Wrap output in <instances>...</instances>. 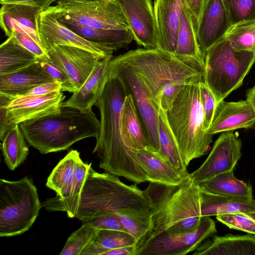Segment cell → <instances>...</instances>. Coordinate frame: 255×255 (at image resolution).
Returning <instances> with one entry per match:
<instances>
[{"label": "cell", "instance_id": "1", "mask_svg": "<svg viewBox=\"0 0 255 255\" xmlns=\"http://www.w3.org/2000/svg\"><path fill=\"white\" fill-rule=\"evenodd\" d=\"M114 58L139 77L158 109L166 111L184 86L204 81V62L159 47L131 50Z\"/></svg>", "mask_w": 255, "mask_h": 255}, {"label": "cell", "instance_id": "2", "mask_svg": "<svg viewBox=\"0 0 255 255\" xmlns=\"http://www.w3.org/2000/svg\"><path fill=\"white\" fill-rule=\"evenodd\" d=\"M105 90L95 104L100 113V128L93 153L100 159L99 167L106 173L121 176L135 183L149 182L136 157L135 151L125 144L120 126L121 112L128 94L122 80L108 74Z\"/></svg>", "mask_w": 255, "mask_h": 255}, {"label": "cell", "instance_id": "3", "mask_svg": "<svg viewBox=\"0 0 255 255\" xmlns=\"http://www.w3.org/2000/svg\"><path fill=\"white\" fill-rule=\"evenodd\" d=\"M143 193L149 203L153 226L145 236L161 232L178 235L199 227L202 217L201 188L190 175L176 185L150 182Z\"/></svg>", "mask_w": 255, "mask_h": 255}, {"label": "cell", "instance_id": "4", "mask_svg": "<svg viewBox=\"0 0 255 255\" xmlns=\"http://www.w3.org/2000/svg\"><path fill=\"white\" fill-rule=\"evenodd\" d=\"M26 141L41 153L68 149L75 142L96 138L100 121L93 112L61 105L56 114L26 121L19 125Z\"/></svg>", "mask_w": 255, "mask_h": 255}, {"label": "cell", "instance_id": "5", "mask_svg": "<svg viewBox=\"0 0 255 255\" xmlns=\"http://www.w3.org/2000/svg\"><path fill=\"white\" fill-rule=\"evenodd\" d=\"M137 183L128 185L117 176L100 173L91 166L81 193L75 218L81 221L105 212L149 210V203Z\"/></svg>", "mask_w": 255, "mask_h": 255}, {"label": "cell", "instance_id": "6", "mask_svg": "<svg viewBox=\"0 0 255 255\" xmlns=\"http://www.w3.org/2000/svg\"><path fill=\"white\" fill-rule=\"evenodd\" d=\"M167 119L187 167L204 155L213 141V134L204 127L199 83L184 86L166 111Z\"/></svg>", "mask_w": 255, "mask_h": 255}, {"label": "cell", "instance_id": "7", "mask_svg": "<svg viewBox=\"0 0 255 255\" xmlns=\"http://www.w3.org/2000/svg\"><path fill=\"white\" fill-rule=\"evenodd\" d=\"M255 63V51H237L224 36L205 53L204 82L216 105L243 84Z\"/></svg>", "mask_w": 255, "mask_h": 255}, {"label": "cell", "instance_id": "8", "mask_svg": "<svg viewBox=\"0 0 255 255\" xmlns=\"http://www.w3.org/2000/svg\"><path fill=\"white\" fill-rule=\"evenodd\" d=\"M42 207L33 181L0 180V236L19 235L29 230Z\"/></svg>", "mask_w": 255, "mask_h": 255}, {"label": "cell", "instance_id": "9", "mask_svg": "<svg viewBox=\"0 0 255 255\" xmlns=\"http://www.w3.org/2000/svg\"><path fill=\"white\" fill-rule=\"evenodd\" d=\"M55 3L45 10L53 13L57 18L71 19L100 29H129L116 0H58Z\"/></svg>", "mask_w": 255, "mask_h": 255}, {"label": "cell", "instance_id": "10", "mask_svg": "<svg viewBox=\"0 0 255 255\" xmlns=\"http://www.w3.org/2000/svg\"><path fill=\"white\" fill-rule=\"evenodd\" d=\"M80 159V153L77 150H71L51 172L46 185L57 195L41 203L42 207L47 211H56L62 206L71 210L78 208L89 169L83 163L77 164Z\"/></svg>", "mask_w": 255, "mask_h": 255}, {"label": "cell", "instance_id": "11", "mask_svg": "<svg viewBox=\"0 0 255 255\" xmlns=\"http://www.w3.org/2000/svg\"><path fill=\"white\" fill-rule=\"evenodd\" d=\"M65 97L62 91L40 96L0 93V140L17 125L59 112Z\"/></svg>", "mask_w": 255, "mask_h": 255}, {"label": "cell", "instance_id": "12", "mask_svg": "<svg viewBox=\"0 0 255 255\" xmlns=\"http://www.w3.org/2000/svg\"><path fill=\"white\" fill-rule=\"evenodd\" d=\"M109 74L119 76L123 81L128 94L132 98L143 129L147 148L154 152L159 150V110L144 84L130 68L113 58L110 61Z\"/></svg>", "mask_w": 255, "mask_h": 255}, {"label": "cell", "instance_id": "13", "mask_svg": "<svg viewBox=\"0 0 255 255\" xmlns=\"http://www.w3.org/2000/svg\"><path fill=\"white\" fill-rule=\"evenodd\" d=\"M217 232L210 216H202L194 231L178 235L161 232L145 236L136 244L135 255H185L194 252L206 239Z\"/></svg>", "mask_w": 255, "mask_h": 255}, {"label": "cell", "instance_id": "14", "mask_svg": "<svg viewBox=\"0 0 255 255\" xmlns=\"http://www.w3.org/2000/svg\"><path fill=\"white\" fill-rule=\"evenodd\" d=\"M36 28L41 44L47 51L58 45L72 46L87 50L100 60L113 57L115 51L108 45L84 38L46 10L38 14Z\"/></svg>", "mask_w": 255, "mask_h": 255}, {"label": "cell", "instance_id": "15", "mask_svg": "<svg viewBox=\"0 0 255 255\" xmlns=\"http://www.w3.org/2000/svg\"><path fill=\"white\" fill-rule=\"evenodd\" d=\"M242 141L237 133L223 132L215 142L203 164L190 174L193 182H201L224 172L234 170L242 153Z\"/></svg>", "mask_w": 255, "mask_h": 255}, {"label": "cell", "instance_id": "16", "mask_svg": "<svg viewBox=\"0 0 255 255\" xmlns=\"http://www.w3.org/2000/svg\"><path fill=\"white\" fill-rule=\"evenodd\" d=\"M127 19L133 39L144 48L159 47L156 20L150 0H116Z\"/></svg>", "mask_w": 255, "mask_h": 255}, {"label": "cell", "instance_id": "17", "mask_svg": "<svg viewBox=\"0 0 255 255\" xmlns=\"http://www.w3.org/2000/svg\"><path fill=\"white\" fill-rule=\"evenodd\" d=\"M50 59L68 74L77 89L80 88L92 72L98 59L81 48L58 45L48 50Z\"/></svg>", "mask_w": 255, "mask_h": 255}, {"label": "cell", "instance_id": "18", "mask_svg": "<svg viewBox=\"0 0 255 255\" xmlns=\"http://www.w3.org/2000/svg\"><path fill=\"white\" fill-rule=\"evenodd\" d=\"M255 125V111L247 100L237 102L224 100L216 105L213 119L207 132L214 135Z\"/></svg>", "mask_w": 255, "mask_h": 255}, {"label": "cell", "instance_id": "19", "mask_svg": "<svg viewBox=\"0 0 255 255\" xmlns=\"http://www.w3.org/2000/svg\"><path fill=\"white\" fill-rule=\"evenodd\" d=\"M231 26L222 0H210L196 31L198 42L205 57L207 50L224 37Z\"/></svg>", "mask_w": 255, "mask_h": 255}, {"label": "cell", "instance_id": "20", "mask_svg": "<svg viewBox=\"0 0 255 255\" xmlns=\"http://www.w3.org/2000/svg\"><path fill=\"white\" fill-rule=\"evenodd\" d=\"M186 0L154 1L159 47L174 53L181 10Z\"/></svg>", "mask_w": 255, "mask_h": 255}, {"label": "cell", "instance_id": "21", "mask_svg": "<svg viewBox=\"0 0 255 255\" xmlns=\"http://www.w3.org/2000/svg\"><path fill=\"white\" fill-rule=\"evenodd\" d=\"M113 57L98 60L90 76L62 105L77 108L83 112L92 108L102 96L109 79V67Z\"/></svg>", "mask_w": 255, "mask_h": 255}, {"label": "cell", "instance_id": "22", "mask_svg": "<svg viewBox=\"0 0 255 255\" xmlns=\"http://www.w3.org/2000/svg\"><path fill=\"white\" fill-rule=\"evenodd\" d=\"M41 11L37 8L27 5L1 4L0 27L8 37L14 32L25 33L43 46L36 28L37 16Z\"/></svg>", "mask_w": 255, "mask_h": 255}, {"label": "cell", "instance_id": "23", "mask_svg": "<svg viewBox=\"0 0 255 255\" xmlns=\"http://www.w3.org/2000/svg\"><path fill=\"white\" fill-rule=\"evenodd\" d=\"M193 255H255V235H212L203 241Z\"/></svg>", "mask_w": 255, "mask_h": 255}, {"label": "cell", "instance_id": "24", "mask_svg": "<svg viewBox=\"0 0 255 255\" xmlns=\"http://www.w3.org/2000/svg\"><path fill=\"white\" fill-rule=\"evenodd\" d=\"M55 81L38 60L14 72L0 75V93L21 95L33 87Z\"/></svg>", "mask_w": 255, "mask_h": 255}, {"label": "cell", "instance_id": "25", "mask_svg": "<svg viewBox=\"0 0 255 255\" xmlns=\"http://www.w3.org/2000/svg\"><path fill=\"white\" fill-rule=\"evenodd\" d=\"M137 160L146 172L149 182L176 185L188 178V172H180L163 160L157 152L146 147L135 150Z\"/></svg>", "mask_w": 255, "mask_h": 255}, {"label": "cell", "instance_id": "26", "mask_svg": "<svg viewBox=\"0 0 255 255\" xmlns=\"http://www.w3.org/2000/svg\"><path fill=\"white\" fill-rule=\"evenodd\" d=\"M57 18L63 24L84 38L92 42L108 45L115 51L126 47L133 39L132 33L129 29H100L82 25L69 19Z\"/></svg>", "mask_w": 255, "mask_h": 255}, {"label": "cell", "instance_id": "27", "mask_svg": "<svg viewBox=\"0 0 255 255\" xmlns=\"http://www.w3.org/2000/svg\"><path fill=\"white\" fill-rule=\"evenodd\" d=\"M199 185L203 190L213 194L245 202L254 200L252 186L238 179L234 170L219 174Z\"/></svg>", "mask_w": 255, "mask_h": 255}, {"label": "cell", "instance_id": "28", "mask_svg": "<svg viewBox=\"0 0 255 255\" xmlns=\"http://www.w3.org/2000/svg\"><path fill=\"white\" fill-rule=\"evenodd\" d=\"M123 140L132 150L147 147V141L131 95L128 94L124 100L120 117Z\"/></svg>", "mask_w": 255, "mask_h": 255}, {"label": "cell", "instance_id": "29", "mask_svg": "<svg viewBox=\"0 0 255 255\" xmlns=\"http://www.w3.org/2000/svg\"><path fill=\"white\" fill-rule=\"evenodd\" d=\"M201 188V187H200ZM255 212V200L245 202L210 193L201 188V215L213 216Z\"/></svg>", "mask_w": 255, "mask_h": 255}, {"label": "cell", "instance_id": "30", "mask_svg": "<svg viewBox=\"0 0 255 255\" xmlns=\"http://www.w3.org/2000/svg\"><path fill=\"white\" fill-rule=\"evenodd\" d=\"M38 59L13 37H9L0 46V75L19 70Z\"/></svg>", "mask_w": 255, "mask_h": 255}, {"label": "cell", "instance_id": "31", "mask_svg": "<svg viewBox=\"0 0 255 255\" xmlns=\"http://www.w3.org/2000/svg\"><path fill=\"white\" fill-rule=\"evenodd\" d=\"M175 55L194 57L205 63V55L199 45L190 10L183 5L178 27Z\"/></svg>", "mask_w": 255, "mask_h": 255}, {"label": "cell", "instance_id": "32", "mask_svg": "<svg viewBox=\"0 0 255 255\" xmlns=\"http://www.w3.org/2000/svg\"><path fill=\"white\" fill-rule=\"evenodd\" d=\"M159 150L161 158L177 170L187 173V166L183 159L175 138L169 127L166 111L159 110Z\"/></svg>", "mask_w": 255, "mask_h": 255}, {"label": "cell", "instance_id": "33", "mask_svg": "<svg viewBox=\"0 0 255 255\" xmlns=\"http://www.w3.org/2000/svg\"><path fill=\"white\" fill-rule=\"evenodd\" d=\"M128 232L114 230H99L96 236L80 255H104L108 251L137 243Z\"/></svg>", "mask_w": 255, "mask_h": 255}, {"label": "cell", "instance_id": "34", "mask_svg": "<svg viewBox=\"0 0 255 255\" xmlns=\"http://www.w3.org/2000/svg\"><path fill=\"white\" fill-rule=\"evenodd\" d=\"M19 125H16L1 140L0 149L8 168L13 170L27 158L29 149Z\"/></svg>", "mask_w": 255, "mask_h": 255}, {"label": "cell", "instance_id": "35", "mask_svg": "<svg viewBox=\"0 0 255 255\" xmlns=\"http://www.w3.org/2000/svg\"><path fill=\"white\" fill-rule=\"evenodd\" d=\"M225 37L236 50L255 51V19L232 25Z\"/></svg>", "mask_w": 255, "mask_h": 255}, {"label": "cell", "instance_id": "36", "mask_svg": "<svg viewBox=\"0 0 255 255\" xmlns=\"http://www.w3.org/2000/svg\"><path fill=\"white\" fill-rule=\"evenodd\" d=\"M128 232L137 241L152 230L149 210H132L116 213Z\"/></svg>", "mask_w": 255, "mask_h": 255}, {"label": "cell", "instance_id": "37", "mask_svg": "<svg viewBox=\"0 0 255 255\" xmlns=\"http://www.w3.org/2000/svg\"><path fill=\"white\" fill-rule=\"evenodd\" d=\"M99 230L87 225L74 232L68 238L60 255H80L93 241Z\"/></svg>", "mask_w": 255, "mask_h": 255}, {"label": "cell", "instance_id": "38", "mask_svg": "<svg viewBox=\"0 0 255 255\" xmlns=\"http://www.w3.org/2000/svg\"><path fill=\"white\" fill-rule=\"evenodd\" d=\"M231 25L255 19V0H222Z\"/></svg>", "mask_w": 255, "mask_h": 255}, {"label": "cell", "instance_id": "39", "mask_svg": "<svg viewBox=\"0 0 255 255\" xmlns=\"http://www.w3.org/2000/svg\"><path fill=\"white\" fill-rule=\"evenodd\" d=\"M216 219L230 229L255 235V221L244 213L218 215L216 216Z\"/></svg>", "mask_w": 255, "mask_h": 255}, {"label": "cell", "instance_id": "40", "mask_svg": "<svg viewBox=\"0 0 255 255\" xmlns=\"http://www.w3.org/2000/svg\"><path fill=\"white\" fill-rule=\"evenodd\" d=\"M81 222L82 225H87L98 230H114L128 232L118 216L113 212H103Z\"/></svg>", "mask_w": 255, "mask_h": 255}, {"label": "cell", "instance_id": "41", "mask_svg": "<svg viewBox=\"0 0 255 255\" xmlns=\"http://www.w3.org/2000/svg\"><path fill=\"white\" fill-rule=\"evenodd\" d=\"M38 60L42 67L55 81L61 84V91L73 93L77 90L68 74L61 66L51 59Z\"/></svg>", "mask_w": 255, "mask_h": 255}, {"label": "cell", "instance_id": "42", "mask_svg": "<svg viewBox=\"0 0 255 255\" xmlns=\"http://www.w3.org/2000/svg\"><path fill=\"white\" fill-rule=\"evenodd\" d=\"M199 86L201 103L204 115V127L207 131L213 119L216 102L213 92L204 81L200 82Z\"/></svg>", "mask_w": 255, "mask_h": 255}, {"label": "cell", "instance_id": "43", "mask_svg": "<svg viewBox=\"0 0 255 255\" xmlns=\"http://www.w3.org/2000/svg\"><path fill=\"white\" fill-rule=\"evenodd\" d=\"M10 37H13L20 45L36 56L39 59L50 60L47 51L26 34L14 32Z\"/></svg>", "mask_w": 255, "mask_h": 255}, {"label": "cell", "instance_id": "44", "mask_svg": "<svg viewBox=\"0 0 255 255\" xmlns=\"http://www.w3.org/2000/svg\"><path fill=\"white\" fill-rule=\"evenodd\" d=\"M210 0H186L196 32L200 20Z\"/></svg>", "mask_w": 255, "mask_h": 255}, {"label": "cell", "instance_id": "45", "mask_svg": "<svg viewBox=\"0 0 255 255\" xmlns=\"http://www.w3.org/2000/svg\"><path fill=\"white\" fill-rule=\"evenodd\" d=\"M61 84L55 81L33 87L21 95H43L54 92L61 91Z\"/></svg>", "mask_w": 255, "mask_h": 255}, {"label": "cell", "instance_id": "46", "mask_svg": "<svg viewBox=\"0 0 255 255\" xmlns=\"http://www.w3.org/2000/svg\"><path fill=\"white\" fill-rule=\"evenodd\" d=\"M58 0H0L1 4H20L37 8L41 11L46 10Z\"/></svg>", "mask_w": 255, "mask_h": 255}, {"label": "cell", "instance_id": "47", "mask_svg": "<svg viewBox=\"0 0 255 255\" xmlns=\"http://www.w3.org/2000/svg\"><path fill=\"white\" fill-rule=\"evenodd\" d=\"M136 244L110 250L104 255H135Z\"/></svg>", "mask_w": 255, "mask_h": 255}, {"label": "cell", "instance_id": "48", "mask_svg": "<svg viewBox=\"0 0 255 255\" xmlns=\"http://www.w3.org/2000/svg\"><path fill=\"white\" fill-rule=\"evenodd\" d=\"M246 100L251 104L255 111V84L252 88L248 89L247 91Z\"/></svg>", "mask_w": 255, "mask_h": 255}, {"label": "cell", "instance_id": "49", "mask_svg": "<svg viewBox=\"0 0 255 255\" xmlns=\"http://www.w3.org/2000/svg\"><path fill=\"white\" fill-rule=\"evenodd\" d=\"M247 216L253 219L255 221V212L245 213Z\"/></svg>", "mask_w": 255, "mask_h": 255}, {"label": "cell", "instance_id": "50", "mask_svg": "<svg viewBox=\"0 0 255 255\" xmlns=\"http://www.w3.org/2000/svg\"><path fill=\"white\" fill-rule=\"evenodd\" d=\"M157 0H154V1H157Z\"/></svg>", "mask_w": 255, "mask_h": 255}]
</instances>
